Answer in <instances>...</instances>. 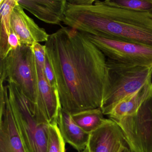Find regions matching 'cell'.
<instances>
[{"label": "cell", "instance_id": "cell-1", "mask_svg": "<svg viewBox=\"0 0 152 152\" xmlns=\"http://www.w3.org/2000/svg\"><path fill=\"white\" fill-rule=\"evenodd\" d=\"M62 108L71 114L100 108L107 58L85 35L62 26L45 42Z\"/></svg>", "mask_w": 152, "mask_h": 152}, {"label": "cell", "instance_id": "cell-2", "mask_svg": "<svg viewBox=\"0 0 152 152\" xmlns=\"http://www.w3.org/2000/svg\"><path fill=\"white\" fill-rule=\"evenodd\" d=\"M63 23L83 33L152 46L151 13L110 7L99 0H68Z\"/></svg>", "mask_w": 152, "mask_h": 152}, {"label": "cell", "instance_id": "cell-3", "mask_svg": "<svg viewBox=\"0 0 152 152\" xmlns=\"http://www.w3.org/2000/svg\"><path fill=\"white\" fill-rule=\"evenodd\" d=\"M152 80V67L125 64L107 58L101 109L109 115L120 100L141 88Z\"/></svg>", "mask_w": 152, "mask_h": 152}, {"label": "cell", "instance_id": "cell-4", "mask_svg": "<svg viewBox=\"0 0 152 152\" xmlns=\"http://www.w3.org/2000/svg\"><path fill=\"white\" fill-rule=\"evenodd\" d=\"M7 87L9 102L26 152H47L50 124L35 116V104L26 97L16 84L8 82Z\"/></svg>", "mask_w": 152, "mask_h": 152}, {"label": "cell", "instance_id": "cell-5", "mask_svg": "<svg viewBox=\"0 0 152 152\" xmlns=\"http://www.w3.org/2000/svg\"><path fill=\"white\" fill-rule=\"evenodd\" d=\"M0 63V82L16 84L26 97L36 104L38 89L37 63L31 46L11 50Z\"/></svg>", "mask_w": 152, "mask_h": 152}, {"label": "cell", "instance_id": "cell-6", "mask_svg": "<svg viewBox=\"0 0 152 152\" xmlns=\"http://www.w3.org/2000/svg\"><path fill=\"white\" fill-rule=\"evenodd\" d=\"M131 152H152V92L137 112L113 121Z\"/></svg>", "mask_w": 152, "mask_h": 152}, {"label": "cell", "instance_id": "cell-7", "mask_svg": "<svg viewBox=\"0 0 152 152\" xmlns=\"http://www.w3.org/2000/svg\"><path fill=\"white\" fill-rule=\"evenodd\" d=\"M84 34L108 59L129 65L152 67V46Z\"/></svg>", "mask_w": 152, "mask_h": 152}, {"label": "cell", "instance_id": "cell-8", "mask_svg": "<svg viewBox=\"0 0 152 152\" xmlns=\"http://www.w3.org/2000/svg\"><path fill=\"white\" fill-rule=\"evenodd\" d=\"M125 143L120 127L109 119L90 133L88 146L90 152H119Z\"/></svg>", "mask_w": 152, "mask_h": 152}, {"label": "cell", "instance_id": "cell-9", "mask_svg": "<svg viewBox=\"0 0 152 152\" xmlns=\"http://www.w3.org/2000/svg\"><path fill=\"white\" fill-rule=\"evenodd\" d=\"M11 30L19 37L21 45L31 46L34 43L46 42L49 34L28 16L17 3L12 11Z\"/></svg>", "mask_w": 152, "mask_h": 152}, {"label": "cell", "instance_id": "cell-10", "mask_svg": "<svg viewBox=\"0 0 152 152\" xmlns=\"http://www.w3.org/2000/svg\"><path fill=\"white\" fill-rule=\"evenodd\" d=\"M23 9L47 23L58 25L63 22L66 0H17Z\"/></svg>", "mask_w": 152, "mask_h": 152}, {"label": "cell", "instance_id": "cell-11", "mask_svg": "<svg viewBox=\"0 0 152 152\" xmlns=\"http://www.w3.org/2000/svg\"><path fill=\"white\" fill-rule=\"evenodd\" d=\"M0 152H26L19 135L6 92L5 110L0 114Z\"/></svg>", "mask_w": 152, "mask_h": 152}, {"label": "cell", "instance_id": "cell-12", "mask_svg": "<svg viewBox=\"0 0 152 152\" xmlns=\"http://www.w3.org/2000/svg\"><path fill=\"white\" fill-rule=\"evenodd\" d=\"M57 125L66 143L80 152L86 148L90 133H87L76 124L71 114L61 108L58 113Z\"/></svg>", "mask_w": 152, "mask_h": 152}, {"label": "cell", "instance_id": "cell-13", "mask_svg": "<svg viewBox=\"0 0 152 152\" xmlns=\"http://www.w3.org/2000/svg\"><path fill=\"white\" fill-rule=\"evenodd\" d=\"M152 92L151 80L137 91L118 102L108 115L109 119L115 121L134 113Z\"/></svg>", "mask_w": 152, "mask_h": 152}, {"label": "cell", "instance_id": "cell-14", "mask_svg": "<svg viewBox=\"0 0 152 152\" xmlns=\"http://www.w3.org/2000/svg\"><path fill=\"white\" fill-rule=\"evenodd\" d=\"M17 0H1L0 60L4 59L9 52L8 40L11 29V17Z\"/></svg>", "mask_w": 152, "mask_h": 152}, {"label": "cell", "instance_id": "cell-15", "mask_svg": "<svg viewBox=\"0 0 152 152\" xmlns=\"http://www.w3.org/2000/svg\"><path fill=\"white\" fill-rule=\"evenodd\" d=\"M72 116L76 124L88 133L98 129L106 120L100 108L85 110Z\"/></svg>", "mask_w": 152, "mask_h": 152}, {"label": "cell", "instance_id": "cell-16", "mask_svg": "<svg viewBox=\"0 0 152 152\" xmlns=\"http://www.w3.org/2000/svg\"><path fill=\"white\" fill-rule=\"evenodd\" d=\"M101 1L110 7L152 14V0H105Z\"/></svg>", "mask_w": 152, "mask_h": 152}, {"label": "cell", "instance_id": "cell-17", "mask_svg": "<svg viewBox=\"0 0 152 152\" xmlns=\"http://www.w3.org/2000/svg\"><path fill=\"white\" fill-rule=\"evenodd\" d=\"M65 143L57 124H50L47 152H66Z\"/></svg>", "mask_w": 152, "mask_h": 152}, {"label": "cell", "instance_id": "cell-18", "mask_svg": "<svg viewBox=\"0 0 152 152\" xmlns=\"http://www.w3.org/2000/svg\"><path fill=\"white\" fill-rule=\"evenodd\" d=\"M36 59V63L39 67L44 72L46 61V51L45 46L39 43H34L31 46Z\"/></svg>", "mask_w": 152, "mask_h": 152}, {"label": "cell", "instance_id": "cell-19", "mask_svg": "<svg viewBox=\"0 0 152 152\" xmlns=\"http://www.w3.org/2000/svg\"><path fill=\"white\" fill-rule=\"evenodd\" d=\"M44 74L47 81L50 87L56 90H58L56 80L54 74V71L50 65L49 61L46 58V64H45Z\"/></svg>", "mask_w": 152, "mask_h": 152}, {"label": "cell", "instance_id": "cell-20", "mask_svg": "<svg viewBox=\"0 0 152 152\" xmlns=\"http://www.w3.org/2000/svg\"><path fill=\"white\" fill-rule=\"evenodd\" d=\"M8 44L9 52L13 50L16 49L21 45L19 37L14 31L11 30V29L9 38Z\"/></svg>", "mask_w": 152, "mask_h": 152}, {"label": "cell", "instance_id": "cell-21", "mask_svg": "<svg viewBox=\"0 0 152 152\" xmlns=\"http://www.w3.org/2000/svg\"><path fill=\"white\" fill-rule=\"evenodd\" d=\"M80 152H90L89 149L87 145V146L86 147V148L85 149H83L82 151H81Z\"/></svg>", "mask_w": 152, "mask_h": 152}]
</instances>
